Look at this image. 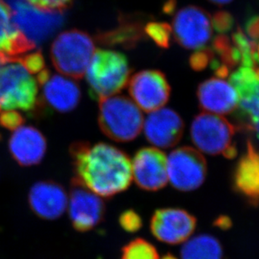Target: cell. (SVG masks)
<instances>
[{
	"mask_svg": "<svg viewBox=\"0 0 259 259\" xmlns=\"http://www.w3.org/2000/svg\"><path fill=\"white\" fill-rule=\"evenodd\" d=\"M236 128L229 121L213 113H201L194 118L191 127V140L196 148L205 154H223L231 147Z\"/></svg>",
	"mask_w": 259,
	"mask_h": 259,
	"instance_id": "obj_6",
	"label": "cell"
},
{
	"mask_svg": "<svg viewBox=\"0 0 259 259\" xmlns=\"http://www.w3.org/2000/svg\"><path fill=\"white\" fill-rule=\"evenodd\" d=\"M215 54L211 48H201L191 54L189 59V64L195 71H201L205 70L212 61Z\"/></svg>",
	"mask_w": 259,
	"mask_h": 259,
	"instance_id": "obj_28",
	"label": "cell"
},
{
	"mask_svg": "<svg viewBox=\"0 0 259 259\" xmlns=\"http://www.w3.org/2000/svg\"><path fill=\"white\" fill-rule=\"evenodd\" d=\"M208 1L212 3L214 5L223 6V5H228L229 3L232 2L233 0H208Z\"/></svg>",
	"mask_w": 259,
	"mask_h": 259,
	"instance_id": "obj_37",
	"label": "cell"
},
{
	"mask_svg": "<svg viewBox=\"0 0 259 259\" xmlns=\"http://www.w3.org/2000/svg\"><path fill=\"white\" fill-rule=\"evenodd\" d=\"M229 81L238 96L236 111L240 126L252 131L259 122V67L242 66L231 74Z\"/></svg>",
	"mask_w": 259,
	"mask_h": 259,
	"instance_id": "obj_9",
	"label": "cell"
},
{
	"mask_svg": "<svg viewBox=\"0 0 259 259\" xmlns=\"http://www.w3.org/2000/svg\"><path fill=\"white\" fill-rule=\"evenodd\" d=\"M211 18L202 8L190 5L179 10L173 20L172 30L176 42L188 50L203 48L212 34Z\"/></svg>",
	"mask_w": 259,
	"mask_h": 259,
	"instance_id": "obj_10",
	"label": "cell"
},
{
	"mask_svg": "<svg viewBox=\"0 0 259 259\" xmlns=\"http://www.w3.org/2000/svg\"><path fill=\"white\" fill-rule=\"evenodd\" d=\"M20 61L0 65V108L32 112L39 104L38 82Z\"/></svg>",
	"mask_w": 259,
	"mask_h": 259,
	"instance_id": "obj_5",
	"label": "cell"
},
{
	"mask_svg": "<svg viewBox=\"0 0 259 259\" xmlns=\"http://www.w3.org/2000/svg\"><path fill=\"white\" fill-rule=\"evenodd\" d=\"M211 25L219 34H225L234 27V18L231 13L224 10L215 12L211 18Z\"/></svg>",
	"mask_w": 259,
	"mask_h": 259,
	"instance_id": "obj_29",
	"label": "cell"
},
{
	"mask_svg": "<svg viewBox=\"0 0 259 259\" xmlns=\"http://www.w3.org/2000/svg\"><path fill=\"white\" fill-rule=\"evenodd\" d=\"M28 202L37 217L44 220H56L66 211L68 197L60 184L42 181L33 185L29 190Z\"/></svg>",
	"mask_w": 259,
	"mask_h": 259,
	"instance_id": "obj_16",
	"label": "cell"
},
{
	"mask_svg": "<svg viewBox=\"0 0 259 259\" xmlns=\"http://www.w3.org/2000/svg\"><path fill=\"white\" fill-rule=\"evenodd\" d=\"M27 68L28 71L33 75H38L40 71L46 69L44 58L39 52L28 53L26 56L17 60Z\"/></svg>",
	"mask_w": 259,
	"mask_h": 259,
	"instance_id": "obj_31",
	"label": "cell"
},
{
	"mask_svg": "<svg viewBox=\"0 0 259 259\" xmlns=\"http://www.w3.org/2000/svg\"><path fill=\"white\" fill-rule=\"evenodd\" d=\"M130 74L124 55L109 50H96L87 70L91 97L100 100L119 93L127 83Z\"/></svg>",
	"mask_w": 259,
	"mask_h": 259,
	"instance_id": "obj_2",
	"label": "cell"
},
{
	"mask_svg": "<svg viewBox=\"0 0 259 259\" xmlns=\"http://www.w3.org/2000/svg\"><path fill=\"white\" fill-rule=\"evenodd\" d=\"M245 33L253 41L259 40V15H253L247 20Z\"/></svg>",
	"mask_w": 259,
	"mask_h": 259,
	"instance_id": "obj_34",
	"label": "cell"
},
{
	"mask_svg": "<svg viewBox=\"0 0 259 259\" xmlns=\"http://www.w3.org/2000/svg\"><path fill=\"white\" fill-rule=\"evenodd\" d=\"M121 259H159V255L151 243L138 238L122 248Z\"/></svg>",
	"mask_w": 259,
	"mask_h": 259,
	"instance_id": "obj_26",
	"label": "cell"
},
{
	"mask_svg": "<svg viewBox=\"0 0 259 259\" xmlns=\"http://www.w3.org/2000/svg\"><path fill=\"white\" fill-rule=\"evenodd\" d=\"M196 226V218L186 210L165 208L154 212L150 229L159 241L169 244H178L191 237Z\"/></svg>",
	"mask_w": 259,
	"mask_h": 259,
	"instance_id": "obj_13",
	"label": "cell"
},
{
	"mask_svg": "<svg viewBox=\"0 0 259 259\" xmlns=\"http://www.w3.org/2000/svg\"><path fill=\"white\" fill-rule=\"evenodd\" d=\"M182 259H222L223 248L218 239L210 235H199L184 244Z\"/></svg>",
	"mask_w": 259,
	"mask_h": 259,
	"instance_id": "obj_23",
	"label": "cell"
},
{
	"mask_svg": "<svg viewBox=\"0 0 259 259\" xmlns=\"http://www.w3.org/2000/svg\"><path fill=\"white\" fill-rule=\"evenodd\" d=\"M168 180L181 191H191L202 185L206 162L201 153L191 147L175 149L167 158Z\"/></svg>",
	"mask_w": 259,
	"mask_h": 259,
	"instance_id": "obj_7",
	"label": "cell"
},
{
	"mask_svg": "<svg viewBox=\"0 0 259 259\" xmlns=\"http://www.w3.org/2000/svg\"><path fill=\"white\" fill-rule=\"evenodd\" d=\"M211 49L215 58L230 71L239 64H242L239 51L233 44L232 39L226 36L225 34H220L213 39Z\"/></svg>",
	"mask_w": 259,
	"mask_h": 259,
	"instance_id": "obj_24",
	"label": "cell"
},
{
	"mask_svg": "<svg viewBox=\"0 0 259 259\" xmlns=\"http://www.w3.org/2000/svg\"><path fill=\"white\" fill-rule=\"evenodd\" d=\"M133 178L145 191H159L166 185L167 158L156 148H143L132 162Z\"/></svg>",
	"mask_w": 259,
	"mask_h": 259,
	"instance_id": "obj_14",
	"label": "cell"
},
{
	"mask_svg": "<svg viewBox=\"0 0 259 259\" xmlns=\"http://www.w3.org/2000/svg\"><path fill=\"white\" fill-rule=\"evenodd\" d=\"M144 27L140 21L122 20L117 28L101 34L100 41L108 46H119L123 48L136 47L144 38Z\"/></svg>",
	"mask_w": 259,
	"mask_h": 259,
	"instance_id": "obj_22",
	"label": "cell"
},
{
	"mask_svg": "<svg viewBox=\"0 0 259 259\" xmlns=\"http://www.w3.org/2000/svg\"><path fill=\"white\" fill-rule=\"evenodd\" d=\"M119 224L126 232L134 233L142 228V219L135 210H127L119 217Z\"/></svg>",
	"mask_w": 259,
	"mask_h": 259,
	"instance_id": "obj_30",
	"label": "cell"
},
{
	"mask_svg": "<svg viewBox=\"0 0 259 259\" xmlns=\"http://www.w3.org/2000/svg\"><path fill=\"white\" fill-rule=\"evenodd\" d=\"M215 227L223 229V230H227L228 228H231L232 226V221L230 220V218H228L226 215H222L220 218H218L217 220L215 221Z\"/></svg>",
	"mask_w": 259,
	"mask_h": 259,
	"instance_id": "obj_35",
	"label": "cell"
},
{
	"mask_svg": "<svg viewBox=\"0 0 259 259\" xmlns=\"http://www.w3.org/2000/svg\"><path fill=\"white\" fill-rule=\"evenodd\" d=\"M47 148V140L43 134L31 126L18 127L9 141L10 154L20 166L39 164L44 158Z\"/></svg>",
	"mask_w": 259,
	"mask_h": 259,
	"instance_id": "obj_19",
	"label": "cell"
},
{
	"mask_svg": "<svg viewBox=\"0 0 259 259\" xmlns=\"http://www.w3.org/2000/svg\"><path fill=\"white\" fill-rule=\"evenodd\" d=\"M34 7L47 11H59L68 7L73 0H28Z\"/></svg>",
	"mask_w": 259,
	"mask_h": 259,
	"instance_id": "obj_33",
	"label": "cell"
},
{
	"mask_svg": "<svg viewBox=\"0 0 259 259\" xmlns=\"http://www.w3.org/2000/svg\"><path fill=\"white\" fill-rule=\"evenodd\" d=\"M36 77L43 91L44 101L52 109L59 113H69L78 105L81 93L73 81L59 75H52L47 68Z\"/></svg>",
	"mask_w": 259,
	"mask_h": 259,
	"instance_id": "obj_17",
	"label": "cell"
},
{
	"mask_svg": "<svg viewBox=\"0 0 259 259\" xmlns=\"http://www.w3.org/2000/svg\"><path fill=\"white\" fill-rule=\"evenodd\" d=\"M0 109H1V108H0Z\"/></svg>",
	"mask_w": 259,
	"mask_h": 259,
	"instance_id": "obj_41",
	"label": "cell"
},
{
	"mask_svg": "<svg viewBox=\"0 0 259 259\" xmlns=\"http://www.w3.org/2000/svg\"><path fill=\"white\" fill-rule=\"evenodd\" d=\"M10 10L15 25L34 45L48 39L64 22L59 11L39 10L28 0L20 1Z\"/></svg>",
	"mask_w": 259,
	"mask_h": 259,
	"instance_id": "obj_8",
	"label": "cell"
},
{
	"mask_svg": "<svg viewBox=\"0 0 259 259\" xmlns=\"http://www.w3.org/2000/svg\"><path fill=\"white\" fill-rule=\"evenodd\" d=\"M35 47L15 25L5 0H0V65L17 61Z\"/></svg>",
	"mask_w": 259,
	"mask_h": 259,
	"instance_id": "obj_18",
	"label": "cell"
},
{
	"mask_svg": "<svg viewBox=\"0 0 259 259\" xmlns=\"http://www.w3.org/2000/svg\"><path fill=\"white\" fill-rule=\"evenodd\" d=\"M99 126L103 134L117 142H128L138 137L144 127V117L136 103L116 96L99 100Z\"/></svg>",
	"mask_w": 259,
	"mask_h": 259,
	"instance_id": "obj_3",
	"label": "cell"
},
{
	"mask_svg": "<svg viewBox=\"0 0 259 259\" xmlns=\"http://www.w3.org/2000/svg\"><path fill=\"white\" fill-rule=\"evenodd\" d=\"M252 131H254L256 133V135H257V137L258 138L259 140V122H257V124L255 125Z\"/></svg>",
	"mask_w": 259,
	"mask_h": 259,
	"instance_id": "obj_38",
	"label": "cell"
},
{
	"mask_svg": "<svg viewBox=\"0 0 259 259\" xmlns=\"http://www.w3.org/2000/svg\"><path fill=\"white\" fill-rule=\"evenodd\" d=\"M95 51L93 39L88 33L71 29L59 34L55 39L51 57L57 71L78 80L85 75Z\"/></svg>",
	"mask_w": 259,
	"mask_h": 259,
	"instance_id": "obj_4",
	"label": "cell"
},
{
	"mask_svg": "<svg viewBox=\"0 0 259 259\" xmlns=\"http://www.w3.org/2000/svg\"><path fill=\"white\" fill-rule=\"evenodd\" d=\"M232 41L239 51L243 66H257L256 49L257 42L253 41L247 36L242 28L237 27L232 34Z\"/></svg>",
	"mask_w": 259,
	"mask_h": 259,
	"instance_id": "obj_25",
	"label": "cell"
},
{
	"mask_svg": "<svg viewBox=\"0 0 259 259\" xmlns=\"http://www.w3.org/2000/svg\"><path fill=\"white\" fill-rule=\"evenodd\" d=\"M144 33L160 48L168 49L170 46L173 30L167 23L149 22L144 26Z\"/></svg>",
	"mask_w": 259,
	"mask_h": 259,
	"instance_id": "obj_27",
	"label": "cell"
},
{
	"mask_svg": "<svg viewBox=\"0 0 259 259\" xmlns=\"http://www.w3.org/2000/svg\"><path fill=\"white\" fill-rule=\"evenodd\" d=\"M161 259H178L177 257H175L173 255L171 254H166L164 257H162Z\"/></svg>",
	"mask_w": 259,
	"mask_h": 259,
	"instance_id": "obj_39",
	"label": "cell"
},
{
	"mask_svg": "<svg viewBox=\"0 0 259 259\" xmlns=\"http://www.w3.org/2000/svg\"><path fill=\"white\" fill-rule=\"evenodd\" d=\"M24 117L15 110H6L5 113L0 114V125L6 130H17L18 127L22 126Z\"/></svg>",
	"mask_w": 259,
	"mask_h": 259,
	"instance_id": "obj_32",
	"label": "cell"
},
{
	"mask_svg": "<svg viewBox=\"0 0 259 259\" xmlns=\"http://www.w3.org/2000/svg\"><path fill=\"white\" fill-rule=\"evenodd\" d=\"M70 154L74 179L98 196L110 198L130 186L132 163L121 149L105 143L76 142Z\"/></svg>",
	"mask_w": 259,
	"mask_h": 259,
	"instance_id": "obj_1",
	"label": "cell"
},
{
	"mask_svg": "<svg viewBox=\"0 0 259 259\" xmlns=\"http://www.w3.org/2000/svg\"><path fill=\"white\" fill-rule=\"evenodd\" d=\"M233 185L235 190L252 205H258L259 151L250 141L246 153L235 168Z\"/></svg>",
	"mask_w": 259,
	"mask_h": 259,
	"instance_id": "obj_21",
	"label": "cell"
},
{
	"mask_svg": "<svg viewBox=\"0 0 259 259\" xmlns=\"http://www.w3.org/2000/svg\"><path fill=\"white\" fill-rule=\"evenodd\" d=\"M128 86L130 96L136 105L145 112L158 110L169 101L170 87L161 71H140L130 79Z\"/></svg>",
	"mask_w": 259,
	"mask_h": 259,
	"instance_id": "obj_12",
	"label": "cell"
},
{
	"mask_svg": "<svg viewBox=\"0 0 259 259\" xmlns=\"http://www.w3.org/2000/svg\"><path fill=\"white\" fill-rule=\"evenodd\" d=\"M176 0H169L164 5V12L167 15H172L176 10Z\"/></svg>",
	"mask_w": 259,
	"mask_h": 259,
	"instance_id": "obj_36",
	"label": "cell"
},
{
	"mask_svg": "<svg viewBox=\"0 0 259 259\" xmlns=\"http://www.w3.org/2000/svg\"><path fill=\"white\" fill-rule=\"evenodd\" d=\"M256 58L259 62V44L258 46H257V49H256Z\"/></svg>",
	"mask_w": 259,
	"mask_h": 259,
	"instance_id": "obj_40",
	"label": "cell"
},
{
	"mask_svg": "<svg viewBox=\"0 0 259 259\" xmlns=\"http://www.w3.org/2000/svg\"><path fill=\"white\" fill-rule=\"evenodd\" d=\"M68 206L71 224L77 232H88L95 228L105 214L103 200L74 178L71 181Z\"/></svg>",
	"mask_w": 259,
	"mask_h": 259,
	"instance_id": "obj_11",
	"label": "cell"
},
{
	"mask_svg": "<svg viewBox=\"0 0 259 259\" xmlns=\"http://www.w3.org/2000/svg\"><path fill=\"white\" fill-rule=\"evenodd\" d=\"M147 140L154 146L167 149L181 140L184 131L183 120L169 108L151 112L144 123Z\"/></svg>",
	"mask_w": 259,
	"mask_h": 259,
	"instance_id": "obj_15",
	"label": "cell"
},
{
	"mask_svg": "<svg viewBox=\"0 0 259 259\" xmlns=\"http://www.w3.org/2000/svg\"><path fill=\"white\" fill-rule=\"evenodd\" d=\"M196 94L201 108L208 113L224 115L237 109V92L231 84L219 77L208 79L201 82Z\"/></svg>",
	"mask_w": 259,
	"mask_h": 259,
	"instance_id": "obj_20",
	"label": "cell"
}]
</instances>
